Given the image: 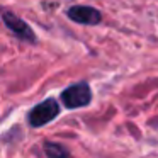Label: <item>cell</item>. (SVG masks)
<instances>
[{
	"label": "cell",
	"mask_w": 158,
	"mask_h": 158,
	"mask_svg": "<svg viewBox=\"0 0 158 158\" xmlns=\"http://www.w3.org/2000/svg\"><path fill=\"white\" fill-rule=\"evenodd\" d=\"M60 112V106L55 99H46L44 102L38 104L36 107H32L29 112V123L31 126L38 127V126H44V124L51 123Z\"/></svg>",
	"instance_id": "1"
},
{
	"label": "cell",
	"mask_w": 158,
	"mask_h": 158,
	"mask_svg": "<svg viewBox=\"0 0 158 158\" xmlns=\"http://www.w3.org/2000/svg\"><path fill=\"white\" fill-rule=\"evenodd\" d=\"M61 100L68 109H77V107H83L90 104L92 100V92L87 83H75V85L68 87L63 90Z\"/></svg>",
	"instance_id": "2"
},
{
	"label": "cell",
	"mask_w": 158,
	"mask_h": 158,
	"mask_svg": "<svg viewBox=\"0 0 158 158\" xmlns=\"http://www.w3.org/2000/svg\"><path fill=\"white\" fill-rule=\"evenodd\" d=\"M68 17L72 21L78 22V24L94 26V24H99L102 15L94 7H89V5H75V7H72L68 10Z\"/></svg>",
	"instance_id": "3"
},
{
	"label": "cell",
	"mask_w": 158,
	"mask_h": 158,
	"mask_svg": "<svg viewBox=\"0 0 158 158\" xmlns=\"http://www.w3.org/2000/svg\"><path fill=\"white\" fill-rule=\"evenodd\" d=\"M2 17H4L5 26H7V27L10 29L14 34H17L21 39H26V41H29V43H34V41H36L32 29L29 27V26L26 24V22L22 21L21 17H17L15 14H12V12H7V10L4 12V15H2Z\"/></svg>",
	"instance_id": "4"
},
{
	"label": "cell",
	"mask_w": 158,
	"mask_h": 158,
	"mask_svg": "<svg viewBox=\"0 0 158 158\" xmlns=\"http://www.w3.org/2000/svg\"><path fill=\"white\" fill-rule=\"evenodd\" d=\"M44 153L48 155L49 158H68V150L65 146L58 143H46L44 146Z\"/></svg>",
	"instance_id": "5"
}]
</instances>
